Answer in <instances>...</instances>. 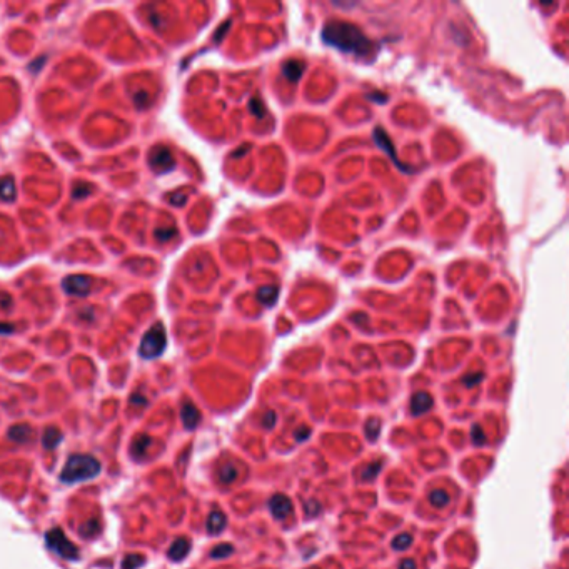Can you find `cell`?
Masks as SVG:
<instances>
[{"label":"cell","instance_id":"1","mask_svg":"<svg viewBox=\"0 0 569 569\" xmlns=\"http://www.w3.org/2000/svg\"><path fill=\"white\" fill-rule=\"evenodd\" d=\"M322 40L324 44L342 50L346 54H356L367 57L374 52V44L357 25L342 22V20H329L322 29Z\"/></svg>","mask_w":569,"mask_h":569},{"label":"cell","instance_id":"2","mask_svg":"<svg viewBox=\"0 0 569 569\" xmlns=\"http://www.w3.org/2000/svg\"><path fill=\"white\" fill-rule=\"evenodd\" d=\"M101 461L90 454H72L60 472V481L65 484L90 481L101 474Z\"/></svg>","mask_w":569,"mask_h":569},{"label":"cell","instance_id":"3","mask_svg":"<svg viewBox=\"0 0 569 569\" xmlns=\"http://www.w3.org/2000/svg\"><path fill=\"white\" fill-rule=\"evenodd\" d=\"M165 346H167L165 327L164 324L157 322V324H154L144 334L142 341H140L139 354L144 359H155L165 351Z\"/></svg>","mask_w":569,"mask_h":569},{"label":"cell","instance_id":"4","mask_svg":"<svg viewBox=\"0 0 569 569\" xmlns=\"http://www.w3.org/2000/svg\"><path fill=\"white\" fill-rule=\"evenodd\" d=\"M45 542L47 546H49V549H52L55 554H59L60 557H64V559H69V561L79 559V549H77V546L70 539H67V536L62 532V529L54 528L47 531Z\"/></svg>","mask_w":569,"mask_h":569},{"label":"cell","instance_id":"5","mask_svg":"<svg viewBox=\"0 0 569 569\" xmlns=\"http://www.w3.org/2000/svg\"><path fill=\"white\" fill-rule=\"evenodd\" d=\"M149 164L155 172L165 174V172H169L175 167V160L172 157V152L165 145H155L149 152Z\"/></svg>","mask_w":569,"mask_h":569},{"label":"cell","instance_id":"6","mask_svg":"<svg viewBox=\"0 0 569 569\" xmlns=\"http://www.w3.org/2000/svg\"><path fill=\"white\" fill-rule=\"evenodd\" d=\"M62 289L65 294L74 296V297H85L92 289V279L88 275L82 274H72L62 280Z\"/></svg>","mask_w":569,"mask_h":569},{"label":"cell","instance_id":"7","mask_svg":"<svg viewBox=\"0 0 569 569\" xmlns=\"http://www.w3.org/2000/svg\"><path fill=\"white\" fill-rule=\"evenodd\" d=\"M269 509L275 519H286L292 513V501L284 494H275L269 501Z\"/></svg>","mask_w":569,"mask_h":569},{"label":"cell","instance_id":"8","mask_svg":"<svg viewBox=\"0 0 569 569\" xmlns=\"http://www.w3.org/2000/svg\"><path fill=\"white\" fill-rule=\"evenodd\" d=\"M180 417H182V422H184L185 429H196L201 421V412L191 401H185L184 406H182Z\"/></svg>","mask_w":569,"mask_h":569},{"label":"cell","instance_id":"9","mask_svg":"<svg viewBox=\"0 0 569 569\" xmlns=\"http://www.w3.org/2000/svg\"><path fill=\"white\" fill-rule=\"evenodd\" d=\"M432 398L427 393H416L411 399V412L414 416H421L432 407Z\"/></svg>","mask_w":569,"mask_h":569},{"label":"cell","instance_id":"10","mask_svg":"<svg viewBox=\"0 0 569 569\" xmlns=\"http://www.w3.org/2000/svg\"><path fill=\"white\" fill-rule=\"evenodd\" d=\"M189 551H191V541L187 539V537H179V539L172 542L167 556H169V559L172 561H182L189 554Z\"/></svg>","mask_w":569,"mask_h":569},{"label":"cell","instance_id":"11","mask_svg":"<svg viewBox=\"0 0 569 569\" xmlns=\"http://www.w3.org/2000/svg\"><path fill=\"white\" fill-rule=\"evenodd\" d=\"M226 524H227L226 514L221 513V511H212V513L209 514L207 523H206L207 532H209V534H212V536L221 534V532L224 531V528H226Z\"/></svg>","mask_w":569,"mask_h":569},{"label":"cell","instance_id":"12","mask_svg":"<svg viewBox=\"0 0 569 569\" xmlns=\"http://www.w3.org/2000/svg\"><path fill=\"white\" fill-rule=\"evenodd\" d=\"M9 439L17 444H27L32 439V427L29 424H15L9 429Z\"/></svg>","mask_w":569,"mask_h":569},{"label":"cell","instance_id":"13","mask_svg":"<svg viewBox=\"0 0 569 569\" xmlns=\"http://www.w3.org/2000/svg\"><path fill=\"white\" fill-rule=\"evenodd\" d=\"M374 139H375V142L379 144V147H381V149H384L386 152L389 154V157L393 159V162H396V164H398V165L401 167L399 160H398V154H396V150L393 149V144H391V140H389V137H388V134H386L381 127H375V129H374ZM401 169L406 170L404 167H401Z\"/></svg>","mask_w":569,"mask_h":569},{"label":"cell","instance_id":"14","mask_svg":"<svg viewBox=\"0 0 569 569\" xmlns=\"http://www.w3.org/2000/svg\"><path fill=\"white\" fill-rule=\"evenodd\" d=\"M302 72H304V64L301 60H289L282 65V74L287 80L297 82L301 79Z\"/></svg>","mask_w":569,"mask_h":569},{"label":"cell","instance_id":"15","mask_svg":"<svg viewBox=\"0 0 569 569\" xmlns=\"http://www.w3.org/2000/svg\"><path fill=\"white\" fill-rule=\"evenodd\" d=\"M152 444V439L145 434H139L132 442V456L135 459H144L145 454H147L149 446Z\"/></svg>","mask_w":569,"mask_h":569},{"label":"cell","instance_id":"16","mask_svg":"<svg viewBox=\"0 0 569 569\" xmlns=\"http://www.w3.org/2000/svg\"><path fill=\"white\" fill-rule=\"evenodd\" d=\"M15 196H17V189H15L14 179L10 175L4 177V179L0 180V199L5 202H10L15 199Z\"/></svg>","mask_w":569,"mask_h":569},{"label":"cell","instance_id":"17","mask_svg":"<svg viewBox=\"0 0 569 569\" xmlns=\"http://www.w3.org/2000/svg\"><path fill=\"white\" fill-rule=\"evenodd\" d=\"M42 442H44L45 449H54L62 442V432L54 426L47 427L44 431V436H42Z\"/></svg>","mask_w":569,"mask_h":569},{"label":"cell","instance_id":"18","mask_svg":"<svg viewBox=\"0 0 569 569\" xmlns=\"http://www.w3.org/2000/svg\"><path fill=\"white\" fill-rule=\"evenodd\" d=\"M257 299L262 302L264 306L270 307L277 301V287L274 286H264L257 291Z\"/></svg>","mask_w":569,"mask_h":569},{"label":"cell","instance_id":"19","mask_svg":"<svg viewBox=\"0 0 569 569\" xmlns=\"http://www.w3.org/2000/svg\"><path fill=\"white\" fill-rule=\"evenodd\" d=\"M219 481L222 484H231L236 481L237 478V469L232 462H224L221 467H219Z\"/></svg>","mask_w":569,"mask_h":569},{"label":"cell","instance_id":"20","mask_svg":"<svg viewBox=\"0 0 569 569\" xmlns=\"http://www.w3.org/2000/svg\"><path fill=\"white\" fill-rule=\"evenodd\" d=\"M99 531H101V523H99V519L92 518V519H88L87 523H83V524H82V528H80V536H82V537H85V539H90V537H93L96 534H99Z\"/></svg>","mask_w":569,"mask_h":569},{"label":"cell","instance_id":"21","mask_svg":"<svg viewBox=\"0 0 569 569\" xmlns=\"http://www.w3.org/2000/svg\"><path fill=\"white\" fill-rule=\"evenodd\" d=\"M429 501H431L432 506H436V508H444V506L449 503V496L444 489H436L429 494Z\"/></svg>","mask_w":569,"mask_h":569},{"label":"cell","instance_id":"22","mask_svg":"<svg viewBox=\"0 0 569 569\" xmlns=\"http://www.w3.org/2000/svg\"><path fill=\"white\" fill-rule=\"evenodd\" d=\"M145 562L142 554H127L122 561V569H139Z\"/></svg>","mask_w":569,"mask_h":569},{"label":"cell","instance_id":"23","mask_svg":"<svg viewBox=\"0 0 569 569\" xmlns=\"http://www.w3.org/2000/svg\"><path fill=\"white\" fill-rule=\"evenodd\" d=\"M411 542H412V536L407 534V532H403V534L396 536L394 539H393V549H396V551H406L407 547L411 546Z\"/></svg>","mask_w":569,"mask_h":569},{"label":"cell","instance_id":"24","mask_svg":"<svg viewBox=\"0 0 569 569\" xmlns=\"http://www.w3.org/2000/svg\"><path fill=\"white\" fill-rule=\"evenodd\" d=\"M381 467H383V462H379V461H377V462L369 464L367 467H364V471H362V474H361L362 481H370V479H374V478L379 474Z\"/></svg>","mask_w":569,"mask_h":569},{"label":"cell","instance_id":"25","mask_svg":"<svg viewBox=\"0 0 569 569\" xmlns=\"http://www.w3.org/2000/svg\"><path fill=\"white\" fill-rule=\"evenodd\" d=\"M232 551H234V547L231 544H219L211 551V556L214 557V559H222V557L231 556Z\"/></svg>","mask_w":569,"mask_h":569},{"label":"cell","instance_id":"26","mask_svg":"<svg viewBox=\"0 0 569 569\" xmlns=\"http://www.w3.org/2000/svg\"><path fill=\"white\" fill-rule=\"evenodd\" d=\"M379 431H381V422L377 419H370L367 424H366V436L367 439L370 441H375L379 436Z\"/></svg>","mask_w":569,"mask_h":569},{"label":"cell","instance_id":"27","mask_svg":"<svg viewBox=\"0 0 569 569\" xmlns=\"http://www.w3.org/2000/svg\"><path fill=\"white\" fill-rule=\"evenodd\" d=\"M471 437H472V442H474V444H476V446H483L484 442H486V436H484L483 427L479 426V424L472 426V429H471Z\"/></svg>","mask_w":569,"mask_h":569},{"label":"cell","instance_id":"28","mask_svg":"<svg viewBox=\"0 0 569 569\" xmlns=\"http://www.w3.org/2000/svg\"><path fill=\"white\" fill-rule=\"evenodd\" d=\"M249 109L252 111L254 116H257V117H262L264 114H265L264 106L260 104V101H257V99H252V101L249 102Z\"/></svg>","mask_w":569,"mask_h":569},{"label":"cell","instance_id":"29","mask_svg":"<svg viewBox=\"0 0 569 569\" xmlns=\"http://www.w3.org/2000/svg\"><path fill=\"white\" fill-rule=\"evenodd\" d=\"M321 504L317 503V501H314V499H311V501H307L306 503V513H307V516H317L321 513Z\"/></svg>","mask_w":569,"mask_h":569},{"label":"cell","instance_id":"30","mask_svg":"<svg viewBox=\"0 0 569 569\" xmlns=\"http://www.w3.org/2000/svg\"><path fill=\"white\" fill-rule=\"evenodd\" d=\"M275 419H277L275 412L267 411V412H265V416L262 417V426L265 427V429H272V427L275 426Z\"/></svg>","mask_w":569,"mask_h":569},{"label":"cell","instance_id":"31","mask_svg":"<svg viewBox=\"0 0 569 569\" xmlns=\"http://www.w3.org/2000/svg\"><path fill=\"white\" fill-rule=\"evenodd\" d=\"M92 192V187L88 185V184H83V185H80V184H77L75 185V189H74V197L75 199H79V197H85V196H88Z\"/></svg>","mask_w":569,"mask_h":569},{"label":"cell","instance_id":"32","mask_svg":"<svg viewBox=\"0 0 569 569\" xmlns=\"http://www.w3.org/2000/svg\"><path fill=\"white\" fill-rule=\"evenodd\" d=\"M172 236H175L174 229H157V231H155V237H157L159 241H169Z\"/></svg>","mask_w":569,"mask_h":569},{"label":"cell","instance_id":"33","mask_svg":"<svg viewBox=\"0 0 569 569\" xmlns=\"http://www.w3.org/2000/svg\"><path fill=\"white\" fill-rule=\"evenodd\" d=\"M481 379H483V374L481 372H478V374H469V375H466V377L462 379V383L467 386V388H472V386H476L478 383H481Z\"/></svg>","mask_w":569,"mask_h":569},{"label":"cell","instance_id":"34","mask_svg":"<svg viewBox=\"0 0 569 569\" xmlns=\"http://www.w3.org/2000/svg\"><path fill=\"white\" fill-rule=\"evenodd\" d=\"M309 434H311V429L307 426H301L294 431V436L297 441H306L307 437H309Z\"/></svg>","mask_w":569,"mask_h":569},{"label":"cell","instance_id":"35","mask_svg":"<svg viewBox=\"0 0 569 569\" xmlns=\"http://www.w3.org/2000/svg\"><path fill=\"white\" fill-rule=\"evenodd\" d=\"M399 569H417V567H416L414 559H409V557H407V559H403V561H401Z\"/></svg>","mask_w":569,"mask_h":569},{"label":"cell","instance_id":"36","mask_svg":"<svg viewBox=\"0 0 569 569\" xmlns=\"http://www.w3.org/2000/svg\"><path fill=\"white\" fill-rule=\"evenodd\" d=\"M185 201V196H170V204L174 206H182Z\"/></svg>","mask_w":569,"mask_h":569},{"label":"cell","instance_id":"37","mask_svg":"<svg viewBox=\"0 0 569 569\" xmlns=\"http://www.w3.org/2000/svg\"><path fill=\"white\" fill-rule=\"evenodd\" d=\"M10 332H14V326H5V324L0 326V334H10Z\"/></svg>","mask_w":569,"mask_h":569}]
</instances>
